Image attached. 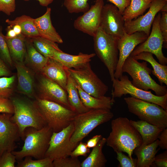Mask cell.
<instances>
[{"instance_id":"1","label":"cell","mask_w":167,"mask_h":167,"mask_svg":"<svg viewBox=\"0 0 167 167\" xmlns=\"http://www.w3.org/2000/svg\"><path fill=\"white\" fill-rule=\"evenodd\" d=\"M111 131L106 138V143L114 151L122 152L132 159L134 149L141 146V135L126 118L119 117L111 122Z\"/></svg>"},{"instance_id":"2","label":"cell","mask_w":167,"mask_h":167,"mask_svg":"<svg viewBox=\"0 0 167 167\" xmlns=\"http://www.w3.org/2000/svg\"><path fill=\"white\" fill-rule=\"evenodd\" d=\"M53 132L47 125L40 129L27 128L24 131L23 139L24 143L22 149L19 151H13L12 153L19 161L26 156L36 159L44 158Z\"/></svg>"},{"instance_id":"3","label":"cell","mask_w":167,"mask_h":167,"mask_svg":"<svg viewBox=\"0 0 167 167\" xmlns=\"http://www.w3.org/2000/svg\"><path fill=\"white\" fill-rule=\"evenodd\" d=\"M11 100L14 110L11 120L17 126L22 139H24V131L27 128L40 129L47 125L34 101L17 97Z\"/></svg>"},{"instance_id":"4","label":"cell","mask_w":167,"mask_h":167,"mask_svg":"<svg viewBox=\"0 0 167 167\" xmlns=\"http://www.w3.org/2000/svg\"><path fill=\"white\" fill-rule=\"evenodd\" d=\"M148 65L147 62H139L129 55L123 65L122 71L131 76L132 84L134 86L146 91L151 89L158 96L167 94V86L158 84L152 78L150 75L152 70Z\"/></svg>"},{"instance_id":"5","label":"cell","mask_w":167,"mask_h":167,"mask_svg":"<svg viewBox=\"0 0 167 167\" xmlns=\"http://www.w3.org/2000/svg\"><path fill=\"white\" fill-rule=\"evenodd\" d=\"M114 114L110 109H91L77 114L72 122L74 131L71 136V142L78 143L99 125L110 120Z\"/></svg>"},{"instance_id":"6","label":"cell","mask_w":167,"mask_h":167,"mask_svg":"<svg viewBox=\"0 0 167 167\" xmlns=\"http://www.w3.org/2000/svg\"><path fill=\"white\" fill-rule=\"evenodd\" d=\"M34 102L53 132H58L68 126L78 114L58 103L36 97Z\"/></svg>"},{"instance_id":"7","label":"cell","mask_w":167,"mask_h":167,"mask_svg":"<svg viewBox=\"0 0 167 167\" xmlns=\"http://www.w3.org/2000/svg\"><path fill=\"white\" fill-rule=\"evenodd\" d=\"M93 37L95 54L107 67L113 82L118 60V39L107 34L100 27Z\"/></svg>"},{"instance_id":"8","label":"cell","mask_w":167,"mask_h":167,"mask_svg":"<svg viewBox=\"0 0 167 167\" xmlns=\"http://www.w3.org/2000/svg\"><path fill=\"white\" fill-rule=\"evenodd\" d=\"M129 111L140 120L163 129L167 127V110L160 106L131 96L124 98Z\"/></svg>"},{"instance_id":"9","label":"cell","mask_w":167,"mask_h":167,"mask_svg":"<svg viewBox=\"0 0 167 167\" xmlns=\"http://www.w3.org/2000/svg\"><path fill=\"white\" fill-rule=\"evenodd\" d=\"M70 76L86 93L96 97L105 96L108 87L92 69L90 62L75 69H67Z\"/></svg>"},{"instance_id":"10","label":"cell","mask_w":167,"mask_h":167,"mask_svg":"<svg viewBox=\"0 0 167 167\" xmlns=\"http://www.w3.org/2000/svg\"><path fill=\"white\" fill-rule=\"evenodd\" d=\"M112 98H120L123 95L131 96L157 105L167 110V94L161 96L153 94L151 91H146L134 86L126 75L113 81Z\"/></svg>"},{"instance_id":"11","label":"cell","mask_w":167,"mask_h":167,"mask_svg":"<svg viewBox=\"0 0 167 167\" xmlns=\"http://www.w3.org/2000/svg\"><path fill=\"white\" fill-rule=\"evenodd\" d=\"M72 122L67 127L57 132H53L45 157L53 160L70 156L78 143L71 142V138L74 131Z\"/></svg>"},{"instance_id":"12","label":"cell","mask_w":167,"mask_h":167,"mask_svg":"<svg viewBox=\"0 0 167 167\" xmlns=\"http://www.w3.org/2000/svg\"><path fill=\"white\" fill-rule=\"evenodd\" d=\"M161 14L158 13L153 20L151 32L147 39L137 46L130 55L134 56L143 52H148L156 57L160 64L166 65L167 58L162 52L163 39L160 29L159 23Z\"/></svg>"},{"instance_id":"13","label":"cell","mask_w":167,"mask_h":167,"mask_svg":"<svg viewBox=\"0 0 167 167\" xmlns=\"http://www.w3.org/2000/svg\"><path fill=\"white\" fill-rule=\"evenodd\" d=\"M125 21L122 14L115 5L107 4L103 6L100 27L107 34L118 39L123 35Z\"/></svg>"},{"instance_id":"14","label":"cell","mask_w":167,"mask_h":167,"mask_svg":"<svg viewBox=\"0 0 167 167\" xmlns=\"http://www.w3.org/2000/svg\"><path fill=\"white\" fill-rule=\"evenodd\" d=\"M167 2L165 0H153L146 14L132 20L125 21V32L130 34L136 32H143L148 36L155 18L167 4Z\"/></svg>"},{"instance_id":"15","label":"cell","mask_w":167,"mask_h":167,"mask_svg":"<svg viewBox=\"0 0 167 167\" xmlns=\"http://www.w3.org/2000/svg\"><path fill=\"white\" fill-rule=\"evenodd\" d=\"M148 36L143 32H136L130 34L125 32L123 36L118 39L119 57L114 74L115 79H119L122 76V69L125 60L135 48L144 42Z\"/></svg>"},{"instance_id":"16","label":"cell","mask_w":167,"mask_h":167,"mask_svg":"<svg viewBox=\"0 0 167 167\" xmlns=\"http://www.w3.org/2000/svg\"><path fill=\"white\" fill-rule=\"evenodd\" d=\"M103 0H96L94 4L84 14L78 17L74 22V28L92 37L100 27Z\"/></svg>"},{"instance_id":"17","label":"cell","mask_w":167,"mask_h":167,"mask_svg":"<svg viewBox=\"0 0 167 167\" xmlns=\"http://www.w3.org/2000/svg\"><path fill=\"white\" fill-rule=\"evenodd\" d=\"M12 115L0 114V156L6 152L14 151L16 142L20 137L17 126L11 120Z\"/></svg>"},{"instance_id":"18","label":"cell","mask_w":167,"mask_h":167,"mask_svg":"<svg viewBox=\"0 0 167 167\" xmlns=\"http://www.w3.org/2000/svg\"><path fill=\"white\" fill-rule=\"evenodd\" d=\"M38 86L39 95L36 97L56 102L74 111L69 102L66 92L59 85L42 74Z\"/></svg>"},{"instance_id":"19","label":"cell","mask_w":167,"mask_h":167,"mask_svg":"<svg viewBox=\"0 0 167 167\" xmlns=\"http://www.w3.org/2000/svg\"><path fill=\"white\" fill-rule=\"evenodd\" d=\"M51 8L47 7L45 13L34 19V23L39 36L57 43L62 44L63 41L52 25L51 18Z\"/></svg>"},{"instance_id":"20","label":"cell","mask_w":167,"mask_h":167,"mask_svg":"<svg viewBox=\"0 0 167 167\" xmlns=\"http://www.w3.org/2000/svg\"><path fill=\"white\" fill-rule=\"evenodd\" d=\"M17 71L19 92L29 97L34 96V78L31 70L24 62H14Z\"/></svg>"},{"instance_id":"21","label":"cell","mask_w":167,"mask_h":167,"mask_svg":"<svg viewBox=\"0 0 167 167\" xmlns=\"http://www.w3.org/2000/svg\"><path fill=\"white\" fill-rule=\"evenodd\" d=\"M41 73L66 91L69 72L67 68L59 62L53 58H49Z\"/></svg>"},{"instance_id":"22","label":"cell","mask_w":167,"mask_h":167,"mask_svg":"<svg viewBox=\"0 0 167 167\" xmlns=\"http://www.w3.org/2000/svg\"><path fill=\"white\" fill-rule=\"evenodd\" d=\"M95 53L84 54L80 52L72 55L62 52L55 51L52 58L61 63L67 69L77 68L85 63L90 62L96 56Z\"/></svg>"},{"instance_id":"23","label":"cell","mask_w":167,"mask_h":167,"mask_svg":"<svg viewBox=\"0 0 167 167\" xmlns=\"http://www.w3.org/2000/svg\"><path fill=\"white\" fill-rule=\"evenodd\" d=\"M26 53L24 62L34 71L41 72L49 58L39 53L33 46L31 38L26 37Z\"/></svg>"},{"instance_id":"24","label":"cell","mask_w":167,"mask_h":167,"mask_svg":"<svg viewBox=\"0 0 167 167\" xmlns=\"http://www.w3.org/2000/svg\"><path fill=\"white\" fill-rule=\"evenodd\" d=\"M130 121L141 137L142 140L141 145H146L154 142L158 139L163 130L142 120L135 121L131 120Z\"/></svg>"},{"instance_id":"25","label":"cell","mask_w":167,"mask_h":167,"mask_svg":"<svg viewBox=\"0 0 167 167\" xmlns=\"http://www.w3.org/2000/svg\"><path fill=\"white\" fill-rule=\"evenodd\" d=\"M159 139L146 145H141L134 151L137 156L136 167H149L154 161L156 154L159 151Z\"/></svg>"},{"instance_id":"26","label":"cell","mask_w":167,"mask_h":167,"mask_svg":"<svg viewBox=\"0 0 167 167\" xmlns=\"http://www.w3.org/2000/svg\"><path fill=\"white\" fill-rule=\"evenodd\" d=\"M77 84V83H76ZM79 97L83 104L90 109H111L115 100L112 97L105 96L96 97L85 92L77 84Z\"/></svg>"},{"instance_id":"27","label":"cell","mask_w":167,"mask_h":167,"mask_svg":"<svg viewBox=\"0 0 167 167\" xmlns=\"http://www.w3.org/2000/svg\"><path fill=\"white\" fill-rule=\"evenodd\" d=\"M135 59L142 60L149 62L153 70L152 74L157 77L161 85L164 84L167 85V66L162 65L154 58L153 54L148 52H143L133 56Z\"/></svg>"},{"instance_id":"28","label":"cell","mask_w":167,"mask_h":167,"mask_svg":"<svg viewBox=\"0 0 167 167\" xmlns=\"http://www.w3.org/2000/svg\"><path fill=\"white\" fill-rule=\"evenodd\" d=\"M105 143L106 138H102L93 148L88 156L81 163V167H105L107 160L102 152Z\"/></svg>"},{"instance_id":"29","label":"cell","mask_w":167,"mask_h":167,"mask_svg":"<svg viewBox=\"0 0 167 167\" xmlns=\"http://www.w3.org/2000/svg\"><path fill=\"white\" fill-rule=\"evenodd\" d=\"M76 85V83L69 72L66 87L68 100L73 110L77 113H80L86 112L91 109L86 107L81 101Z\"/></svg>"},{"instance_id":"30","label":"cell","mask_w":167,"mask_h":167,"mask_svg":"<svg viewBox=\"0 0 167 167\" xmlns=\"http://www.w3.org/2000/svg\"><path fill=\"white\" fill-rule=\"evenodd\" d=\"M4 36L13 62H24L26 53V37L22 34L12 38Z\"/></svg>"},{"instance_id":"31","label":"cell","mask_w":167,"mask_h":167,"mask_svg":"<svg viewBox=\"0 0 167 167\" xmlns=\"http://www.w3.org/2000/svg\"><path fill=\"white\" fill-rule=\"evenodd\" d=\"M34 19L29 16L23 15L17 17L13 20L6 19L5 22L11 26L19 24L22 29V34L26 38H32L39 36Z\"/></svg>"},{"instance_id":"32","label":"cell","mask_w":167,"mask_h":167,"mask_svg":"<svg viewBox=\"0 0 167 167\" xmlns=\"http://www.w3.org/2000/svg\"><path fill=\"white\" fill-rule=\"evenodd\" d=\"M153 0H131L122 15L125 21L132 20L142 15L149 8Z\"/></svg>"},{"instance_id":"33","label":"cell","mask_w":167,"mask_h":167,"mask_svg":"<svg viewBox=\"0 0 167 167\" xmlns=\"http://www.w3.org/2000/svg\"><path fill=\"white\" fill-rule=\"evenodd\" d=\"M36 49L45 57L52 58L55 51L62 52L57 43L40 36L31 38Z\"/></svg>"},{"instance_id":"34","label":"cell","mask_w":167,"mask_h":167,"mask_svg":"<svg viewBox=\"0 0 167 167\" xmlns=\"http://www.w3.org/2000/svg\"><path fill=\"white\" fill-rule=\"evenodd\" d=\"M53 160L48 157L33 160L31 156H26L24 160L18 162L17 167H53Z\"/></svg>"},{"instance_id":"35","label":"cell","mask_w":167,"mask_h":167,"mask_svg":"<svg viewBox=\"0 0 167 167\" xmlns=\"http://www.w3.org/2000/svg\"><path fill=\"white\" fill-rule=\"evenodd\" d=\"M15 76L0 78V98L9 99L14 92Z\"/></svg>"},{"instance_id":"36","label":"cell","mask_w":167,"mask_h":167,"mask_svg":"<svg viewBox=\"0 0 167 167\" xmlns=\"http://www.w3.org/2000/svg\"><path fill=\"white\" fill-rule=\"evenodd\" d=\"M88 0H64L63 5L70 13H84L90 8Z\"/></svg>"},{"instance_id":"37","label":"cell","mask_w":167,"mask_h":167,"mask_svg":"<svg viewBox=\"0 0 167 167\" xmlns=\"http://www.w3.org/2000/svg\"><path fill=\"white\" fill-rule=\"evenodd\" d=\"M2 30V27L0 25V57L8 66H12L13 62Z\"/></svg>"},{"instance_id":"38","label":"cell","mask_w":167,"mask_h":167,"mask_svg":"<svg viewBox=\"0 0 167 167\" xmlns=\"http://www.w3.org/2000/svg\"><path fill=\"white\" fill-rule=\"evenodd\" d=\"M53 167H81V162L78 157L69 156L53 160Z\"/></svg>"},{"instance_id":"39","label":"cell","mask_w":167,"mask_h":167,"mask_svg":"<svg viewBox=\"0 0 167 167\" xmlns=\"http://www.w3.org/2000/svg\"><path fill=\"white\" fill-rule=\"evenodd\" d=\"M117 159L119 163L120 167H136L137 159L131 158L122 152H117Z\"/></svg>"},{"instance_id":"40","label":"cell","mask_w":167,"mask_h":167,"mask_svg":"<svg viewBox=\"0 0 167 167\" xmlns=\"http://www.w3.org/2000/svg\"><path fill=\"white\" fill-rule=\"evenodd\" d=\"M159 28L163 39V48H167V11H162L159 23Z\"/></svg>"},{"instance_id":"41","label":"cell","mask_w":167,"mask_h":167,"mask_svg":"<svg viewBox=\"0 0 167 167\" xmlns=\"http://www.w3.org/2000/svg\"><path fill=\"white\" fill-rule=\"evenodd\" d=\"M15 156L10 152H6L0 156V167H15Z\"/></svg>"},{"instance_id":"42","label":"cell","mask_w":167,"mask_h":167,"mask_svg":"<svg viewBox=\"0 0 167 167\" xmlns=\"http://www.w3.org/2000/svg\"><path fill=\"white\" fill-rule=\"evenodd\" d=\"M16 8L15 0H0V11L10 15Z\"/></svg>"},{"instance_id":"43","label":"cell","mask_w":167,"mask_h":167,"mask_svg":"<svg viewBox=\"0 0 167 167\" xmlns=\"http://www.w3.org/2000/svg\"><path fill=\"white\" fill-rule=\"evenodd\" d=\"M79 144L71 152L70 156L74 157H78L79 156H86L87 154L90 152L89 148L87 147L86 143L79 142Z\"/></svg>"},{"instance_id":"44","label":"cell","mask_w":167,"mask_h":167,"mask_svg":"<svg viewBox=\"0 0 167 167\" xmlns=\"http://www.w3.org/2000/svg\"><path fill=\"white\" fill-rule=\"evenodd\" d=\"M14 111L13 105L11 99L0 98V113H8L13 114Z\"/></svg>"},{"instance_id":"45","label":"cell","mask_w":167,"mask_h":167,"mask_svg":"<svg viewBox=\"0 0 167 167\" xmlns=\"http://www.w3.org/2000/svg\"><path fill=\"white\" fill-rule=\"evenodd\" d=\"M156 167H167V151L156 155L151 166Z\"/></svg>"},{"instance_id":"46","label":"cell","mask_w":167,"mask_h":167,"mask_svg":"<svg viewBox=\"0 0 167 167\" xmlns=\"http://www.w3.org/2000/svg\"><path fill=\"white\" fill-rule=\"evenodd\" d=\"M131 0H108L116 6L120 12L122 14L125 8L129 6Z\"/></svg>"},{"instance_id":"47","label":"cell","mask_w":167,"mask_h":167,"mask_svg":"<svg viewBox=\"0 0 167 167\" xmlns=\"http://www.w3.org/2000/svg\"><path fill=\"white\" fill-rule=\"evenodd\" d=\"M159 139V147L161 149L163 150L167 149V129H163L158 139Z\"/></svg>"},{"instance_id":"48","label":"cell","mask_w":167,"mask_h":167,"mask_svg":"<svg viewBox=\"0 0 167 167\" xmlns=\"http://www.w3.org/2000/svg\"><path fill=\"white\" fill-rule=\"evenodd\" d=\"M8 66L0 57V77L8 76L11 75V71Z\"/></svg>"},{"instance_id":"49","label":"cell","mask_w":167,"mask_h":167,"mask_svg":"<svg viewBox=\"0 0 167 167\" xmlns=\"http://www.w3.org/2000/svg\"><path fill=\"white\" fill-rule=\"evenodd\" d=\"M102 138V135H100L94 136L87 141L86 143L87 146L89 148L95 147Z\"/></svg>"},{"instance_id":"50","label":"cell","mask_w":167,"mask_h":167,"mask_svg":"<svg viewBox=\"0 0 167 167\" xmlns=\"http://www.w3.org/2000/svg\"><path fill=\"white\" fill-rule=\"evenodd\" d=\"M6 31V35L5 36L6 38H12L17 36L12 28L9 25L7 27Z\"/></svg>"},{"instance_id":"51","label":"cell","mask_w":167,"mask_h":167,"mask_svg":"<svg viewBox=\"0 0 167 167\" xmlns=\"http://www.w3.org/2000/svg\"><path fill=\"white\" fill-rule=\"evenodd\" d=\"M10 26L12 28L17 36H18L22 34V29L19 25L18 24H15Z\"/></svg>"},{"instance_id":"52","label":"cell","mask_w":167,"mask_h":167,"mask_svg":"<svg viewBox=\"0 0 167 167\" xmlns=\"http://www.w3.org/2000/svg\"><path fill=\"white\" fill-rule=\"evenodd\" d=\"M27 1L29 0H24ZM40 4L43 6L47 7L54 0H36Z\"/></svg>"},{"instance_id":"53","label":"cell","mask_w":167,"mask_h":167,"mask_svg":"<svg viewBox=\"0 0 167 167\" xmlns=\"http://www.w3.org/2000/svg\"><path fill=\"white\" fill-rule=\"evenodd\" d=\"M165 0V1H167V0Z\"/></svg>"}]
</instances>
